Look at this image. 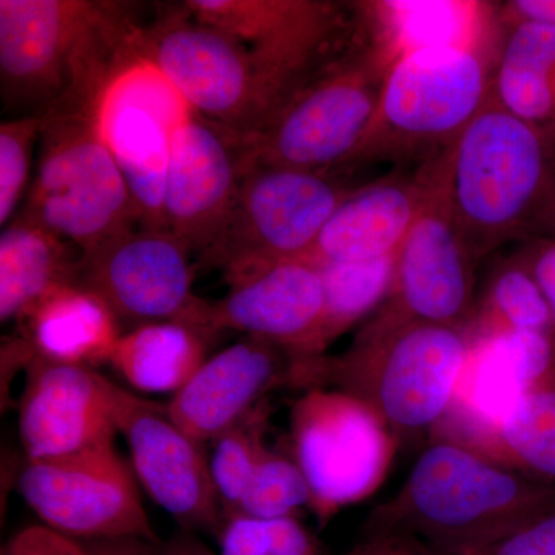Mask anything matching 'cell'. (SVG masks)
Listing matches in <instances>:
<instances>
[{"label":"cell","mask_w":555,"mask_h":555,"mask_svg":"<svg viewBox=\"0 0 555 555\" xmlns=\"http://www.w3.org/2000/svg\"><path fill=\"white\" fill-rule=\"evenodd\" d=\"M398 443L375 411L343 390L309 387L292 408L291 455L321 525L377 491Z\"/></svg>","instance_id":"obj_10"},{"label":"cell","mask_w":555,"mask_h":555,"mask_svg":"<svg viewBox=\"0 0 555 555\" xmlns=\"http://www.w3.org/2000/svg\"><path fill=\"white\" fill-rule=\"evenodd\" d=\"M228 295L206 302L204 328L241 332L283 347L297 361L313 360L324 315V281L309 259L262 266L229 281Z\"/></svg>","instance_id":"obj_18"},{"label":"cell","mask_w":555,"mask_h":555,"mask_svg":"<svg viewBox=\"0 0 555 555\" xmlns=\"http://www.w3.org/2000/svg\"><path fill=\"white\" fill-rule=\"evenodd\" d=\"M444 188L474 257L553 233L555 141L488 104L441 155Z\"/></svg>","instance_id":"obj_2"},{"label":"cell","mask_w":555,"mask_h":555,"mask_svg":"<svg viewBox=\"0 0 555 555\" xmlns=\"http://www.w3.org/2000/svg\"><path fill=\"white\" fill-rule=\"evenodd\" d=\"M305 506H310V489L301 467L291 454L266 449L236 514L275 520L297 517Z\"/></svg>","instance_id":"obj_32"},{"label":"cell","mask_w":555,"mask_h":555,"mask_svg":"<svg viewBox=\"0 0 555 555\" xmlns=\"http://www.w3.org/2000/svg\"><path fill=\"white\" fill-rule=\"evenodd\" d=\"M551 236H555V217H554V224H553V233H551Z\"/></svg>","instance_id":"obj_42"},{"label":"cell","mask_w":555,"mask_h":555,"mask_svg":"<svg viewBox=\"0 0 555 555\" xmlns=\"http://www.w3.org/2000/svg\"><path fill=\"white\" fill-rule=\"evenodd\" d=\"M397 254L360 262H328L320 266L324 281V315L313 345V360L335 339L374 317L386 305L396 281Z\"/></svg>","instance_id":"obj_29"},{"label":"cell","mask_w":555,"mask_h":555,"mask_svg":"<svg viewBox=\"0 0 555 555\" xmlns=\"http://www.w3.org/2000/svg\"><path fill=\"white\" fill-rule=\"evenodd\" d=\"M21 398L20 437L27 460L56 459L115 444L116 383L80 364L33 353Z\"/></svg>","instance_id":"obj_19"},{"label":"cell","mask_w":555,"mask_h":555,"mask_svg":"<svg viewBox=\"0 0 555 555\" xmlns=\"http://www.w3.org/2000/svg\"><path fill=\"white\" fill-rule=\"evenodd\" d=\"M42 124L40 113L0 124V225L3 229L27 192L33 149L40 141Z\"/></svg>","instance_id":"obj_33"},{"label":"cell","mask_w":555,"mask_h":555,"mask_svg":"<svg viewBox=\"0 0 555 555\" xmlns=\"http://www.w3.org/2000/svg\"><path fill=\"white\" fill-rule=\"evenodd\" d=\"M247 164L241 134L195 113L173 131L164 217L196 258L224 228Z\"/></svg>","instance_id":"obj_17"},{"label":"cell","mask_w":555,"mask_h":555,"mask_svg":"<svg viewBox=\"0 0 555 555\" xmlns=\"http://www.w3.org/2000/svg\"><path fill=\"white\" fill-rule=\"evenodd\" d=\"M131 465L115 444L56 459L27 460L17 491L42 525L78 540L159 543Z\"/></svg>","instance_id":"obj_12"},{"label":"cell","mask_w":555,"mask_h":555,"mask_svg":"<svg viewBox=\"0 0 555 555\" xmlns=\"http://www.w3.org/2000/svg\"><path fill=\"white\" fill-rule=\"evenodd\" d=\"M360 184L339 171H308L248 163L224 228L198 257L225 280L251 270L308 259L339 204Z\"/></svg>","instance_id":"obj_9"},{"label":"cell","mask_w":555,"mask_h":555,"mask_svg":"<svg viewBox=\"0 0 555 555\" xmlns=\"http://www.w3.org/2000/svg\"><path fill=\"white\" fill-rule=\"evenodd\" d=\"M20 324L36 356L90 367L108 363L122 335L108 306L75 283L51 291Z\"/></svg>","instance_id":"obj_23"},{"label":"cell","mask_w":555,"mask_h":555,"mask_svg":"<svg viewBox=\"0 0 555 555\" xmlns=\"http://www.w3.org/2000/svg\"><path fill=\"white\" fill-rule=\"evenodd\" d=\"M555 509V485L500 465L448 438H430L367 531L415 537L436 554L486 545Z\"/></svg>","instance_id":"obj_3"},{"label":"cell","mask_w":555,"mask_h":555,"mask_svg":"<svg viewBox=\"0 0 555 555\" xmlns=\"http://www.w3.org/2000/svg\"><path fill=\"white\" fill-rule=\"evenodd\" d=\"M129 3L0 0V86L5 107H50L94 54L137 38Z\"/></svg>","instance_id":"obj_8"},{"label":"cell","mask_w":555,"mask_h":555,"mask_svg":"<svg viewBox=\"0 0 555 555\" xmlns=\"http://www.w3.org/2000/svg\"><path fill=\"white\" fill-rule=\"evenodd\" d=\"M268 401H262L240 423L211 441L214 452L208 459V465L221 506L222 520L238 513L259 460L268 449Z\"/></svg>","instance_id":"obj_31"},{"label":"cell","mask_w":555,"mask_h":555,"mask_svg":"<svg viewBox=\"0 0 555 555\" xmlns=\"http://www.w3.org/2000/svg\"><path fill=\"white\" fill-rule=\"evenodd\" d=\"M437 555H555V509L486 545Z\"/></svg>","instance_id":"obj_34"},{"label":"cell","mask_w":555,"mask_h":555,"mask_svg":"<svg viewBox=\"0 0 555 555\" xmlns=\"http://www.w3.org/2000/svg\"><path fill=\"white\" fill-rule=\"evenodd\" d=\"M89 555H163L159 543L141 539L80 540Z\"/></svg>","instance_id":"obj_40"},{"label":"cell","mask_w":555,"mask_h":555,"mask_svg":"<svg viewBox=\"0 0 555 555\" xmlns=\"http://www.w3.org/2000/svg\"><path fill=\"white\" fill-rule=\"evenodd\" d=\"M138 53L201 118L243 138L261 120V90L246 43L199 21L181 3L141 27Z\"/></svg>","instance_id":"obj_11"},{"label":"cell","mask_w":555,"mask_h":555,"mask_svg":"<svg viewBox=\"0 0 555 555\" xmlns=\"http://www.w3.org/2000/svg\"><path fill=\"white\" fill-rule=\"evenodd\" d=\"M211 338L181 321L142 324L120 335L108 364L139 392L173 397L207 360Z\"/></svg>","instance_id":"obj_26"},{"label":"cell","mask_w":555,"mask_h":555,"mask_svg":"<svg viewBox=\"0 0 555 555\" xmlns=\"http://www.w3.org/2000/svg\"><path fill=\"white\" fill-rule=\"evenodd\" d=\"M80 251L17 215L0 236V321H20L56 287L75 283Z\"/></svg>","instance_id":"obj_25"},{"label":"cell","mask_w":555,"mask_h":555,"mask_svg":"<svg viewBox=\"0 0 555 555\" xmlns=\"http://www.w3.org/2000/svg\"><path fill=\"white\" fill-rule=\"evenodd\" d=\"M192 113L169 80L142 57L120 69L102 96L101 134L129 190L139 228L167 229L171 137Z\"/></svg>","instance_id":"obj_14"},{"label":"cell","mask_w":555,"mask_h":555,"mask_svg":"<svg viewBox=\"0 0 555 555\" xmlns=\"http://www.w3.org/2000/svg\"><path fill=\"white\" fill-rule=\"evenodd\" d=\"M297 360L283 347L247 337L207 358L167 411L196 443H211L266 401L273 387L294 383Z\"/></svg>","instance_id":"obj_20"},{"label":"cell","mask_w":555,"mask_h":555,"mask_svg":"<svg viewBox=\"0 0 555 555\" xmlns=\"http://www.w3.org/2000/svg\"><path fill=\"white\" fill-rule=\"evenodd\" d=\"M491 75L483 43L425 47L398 56L350 169L422 166L443 155L488 104Z\"/></svg>","instance_id":"obj_5"},{"label":"cell","mask_w":555,"mask_h":555,"mask_svg":"<svg viewBox=\"0 0 555 555\" xmlns=\"http://www.w3.org/2000/svg\"><path fill=\"white\" fill-rule=\"evenodd\" d=\"M163 555H217L214 551L208 550L199 540L192 537H177L166 546H160Z\"/></svg>","instance_id":"obj_41"},{"label":"cell","mask_w":555,"mask_h":555,"mask_svg":"<svg viewBox=\"0 0 555 555\" xmlns=\"http://www.w3.org/2000/svg\"><path fill=\"white\" fill-rule=\"evenodd\" d=\"M397 57L377 33L244 138L248 163L308 171L350 169Z\"/></svg>","instance_id":"obj_7"},{"label":"cell","mask_w":555,"mask_h":555,"mask_svg":"<svg viewBox=\"0 0 555 555\" xmlns=\"http://www.w3.org/2000/svg\"><path fill=\"white\" fill-rule=\"evenodd\" d=\"M0 555H89V551L78 539L35 525L11 537Z\"/></svg>","instance_id":"obj_35"},{"label":"cell","mask_w":555,"mask_h":555,"mask_svg":"<svg viewBox=\"0 0 555 555\" xmlns=\"http://www.w3.org/2000/svg\"><path fill=\"white\" fill-rule=\"evenodd\" d=\"M466 327L470 338L505 332H555L542 287L516 255L492 270Z\"/></svg>","instance_id":"obj_30"},{"label":"cell","mask_w":555,"mask_h":555,"mask_svg":"<svg viewBox=\"0 0 555 555\" xmlns=\"http://www.w3.org/2000/svg\"><path fill=\"white\" fill-rule=\"evenodd\" d=\"M452 441L526 477L555 485V383L526 393L492 425Z\"/></svg>","instance_id":"obj_27"},{"label":"cell","mask_w":555,"mask_h":555,"mask_svg":"<svg viewBox=\"0 0 555 555\" xmlns=\"http://www.w3.org/2000/svg\"><path fill=\"white\" fill-rule=\"evenodd\" d=\"M454 404L430 438H456L495 423L531 390L555 383V332L470 338Z\"/></svg>","instance_id":"obj_21"},{"label":"cell","mask_w":555,"mask_h":555,"mask_svg":"<svg viewBox=\"0 0 555 555\" xmlns=\"http://www.w3.org/2000/svg\"><path fill=\"white\" fill-rule=\"evenodd\" d=\"M500 24H539L555 30V0H509L499 7Z\"/></svg>","instance_id":"obj_39"},{"label":"cell","mask_w":555,"mask_h":555,"mask_svg":"<svg viewBox=\"0 0 555 555\" xmlns=\"http://www.w3.org/2000/svg\"><path fill=\"white\" fill-rule=\"evenodd\" d=\"M184 5L250 50L261 90L257 131L299 90L375 36L367 2L188 0Z\"/></svg>","instance_id":"obj_6"},{"label":"cell","mask_w":555,"mask_h":555,"mask_svg":"<svg viewBox=\"0 0 555 555\" xmlns=\"http://www.w3.org/2000/svg\"><path fill=\"white\" fill-rule=\"evenodd\" d=\"M119 69H82L43 109L38 175L20 217L80 254L137 228L129 190L100 129V105Z\"/></svg>","instance_id":"obj_4"},{"label":"cell","mask_w":555,"mask_h":555,"mask_svg":"<svg viewBox=\"0 0 555 555\" xmlns=\"http://www.w3.org/2000/svg\"><path fill=\"white\" fill-rule=\"evenodd\" d=\"M467 327L379 309L338 357L302 361L295 385L332 387L366 403L398 441L433 437L454 404L470 350Z\"/></svg>","instance_id":"obj_1"},{"label":"cell","mask_w":555,"mask_h":555,"mask_svg":"<svg viewBox=\"0 0 555 555\" xmlns=\"http://www.w3.org/2000/svg\"><path fill=\"white\" fill-rule=\"evenodd\" d=\"M516 257L524 262L542 287L555 328V236H540L528 241L517 251Z\"/></svg>","instance_id":"obj_37"},{"label":"cell","mask_w":555,"mask_h":555,"mask_svg":"<svg viewBox=\"0 0 555 555\" xmlns=\"http://www.w3.org/2000/svg\"><path fill=\"white\" fill-rule=\"evenodd\" d=\"M429 188V163L412 175L360 184L334 211L309 261L360 262L397 254L414 225Z\"/></svg>","instance_id":"obj_22"},{"label":"cell","mask_w":555,"mask_h":555,"mask_svg":"<svg viewBox=\"0 0 555 555\" xmlns=\"http://www.w3.org/2000/svg\"><path fill=\"white\" fill-rule=\"evenodd\" d=\"M345 555H437L415 537L396 531H367Z\"/></svg>","instance_id":"obj_38"},{"label":"cell","mask_w":555,"mask_h":555,"mask_svg":"<svg viewBox=\"0 0 555 555\" xmlns=\"http://www.w3.org/2000/svg\"><path fill=\"white\" fill-rule=\"evenodd\" d=\"M503 28L489 98L555 141V30L526 22Z\"/></svg>","instance_id":"obj_24"},{"label":"cell","mask_w":555,"mask_h":555,"mask_svg":"<svg viewBox=\"0 0 555 555\" xmlns=\"http://www.w3.org/2000/svg\"><path fill=\"white\" fill-rule=\"evenodd\" d=\"M113 409L116 429L129 448L131 469L150 499L182 526L221 531L224 520L203 444L173 422L166 404L118 385Z\"/></svg>","instance_id":"obj_16"},{"label":"cell","mask_w":555,"mask_h":555,"mask_svg":"<svg viewBox=\"0 0 555 555\" xmlns=\"http://www.w3.org/2000/svg\"><path fill=\"white\" fill-rule=\"evenodd\" d=\"M379 35L401 56L437 46L483 43L489 7L474 2H369Z\"/></svg>","instance_id":"obj_28"},{"label":"cell","mask_w":555,"mask_h":555,"mask_svg":"<svg viewBox=\"0 0 555 555\" xmlns=\"http://www.w3.org/2000/svg\"><path fill=\"white\" fill-rule=\"evenodd\" d=\"M193 280L190 248L170 230L139 225L82 251L75 275V284L93 292L119 321L204 328L207 299L193 294Z\"/></svg>","instance_id":"obj_13"},{"label":"cell","mask_w":555,"mask_h":555,"mask_svg":"<svg viewBox=\"0 0 555 555\" xmlns=\"http://www.w3.org/2000/svg\"><path fill=\"white\" fill-rule=\"evenodd\" d=\"M476 264L449 204L440 155L429 160L425 203L398 248L392 294L382 310L422 323L466 327L477 302Z\"/></svg>","instance_id":"obj_15"},{"label":"cell","mask_w":555,"mask_h":555,"mask_svg":"<svg viewBox=\"0 0 555 555\" xmlns=\"http://www.w3.org/2000/svg\"><path fill=\"white\" fill-rule=\"evenodd\" d=\"M221 554L219 555H269V520L233 514L224 518L219 531Z\"/></svg>","instance_id":"obj_36"}]
</instances>
